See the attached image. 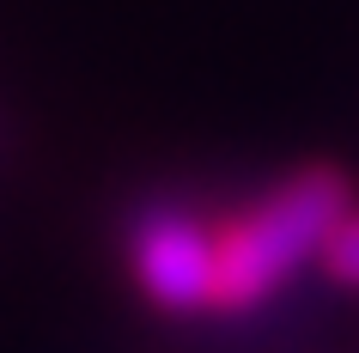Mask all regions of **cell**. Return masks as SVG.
Wrapping results in <instances>:
<instances>
[{"label": "cell", "mask_w": 359, "mask_h": 353, "mask_svg": "<svg viewBox=\"0 0 359 353\" xmlns=\"http://www.w3.org/2000/svg\"><path fill=\"white\" fill-rule=\"evenodd\" d=\"M122 262L134 293L165 317H213V207L147 195L128 207Z\"/></svg>", "instance_id": "7a4b0ae2"}, {"label": "cell", "mask_w": 359, "mask_h": 353, "mask_svg": "<svg viewBox=\"0 0 359 353\" xmlns=\"http://www.w3.org/2000/svg\"><path fill=\"white\" fill-rule=\"evenodd\" d=\"M353 183L335 165H299L231 207H213V317H250L323 262Z\"/></svg>", "instance_id": "6da1fadb"}, {"label": "cell", "mask_w": 359, "mask_h": 353, "mask_svg": "<svg viewBox=\"0 0 359 353\" xmlns=\"http://www.w3.org/2000/svg\"><path fill=\"white\" fill-rule=\"evenodd\" d=\"M317 268L335 280L341 293H359V201L347 207V220L335 225V238H329V250H323Z\"/></svg>", "instance_id": "3957f363"}]
</instances>
